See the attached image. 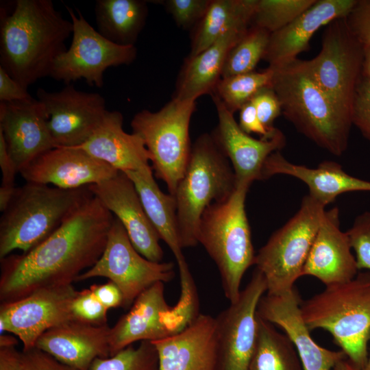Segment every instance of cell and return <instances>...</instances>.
I'll return each instance as SVG.
<instances>
[{
    "instance_id": "1",
    "label": "cell",
    "mask_w": 370,
    "mask_h": 370,
    "mask_svg": "<svg viewBox=\"0 0 370 370\" xmlns=\"http://www.w3.org/2000/svg\"><path fill=\"white\" fill-rule=\"evenodd\" d=\"M114 219L92 194L34 248L1 259V303L41 288L73 284L101 256Z\"/></svg>"
},
{
    "instance_id": "2",
    "label": "cell",
    "mask_w": 370,
    "mask_h": 370,
    "mask_svg": "<svg viewBox=\"0 0 370 370\" xmlns=\"http://www.w3.org/2000/svg\"><path fill=\"white\" fill-rule=\"evenodd\" d=\"M72 33L51 0H16L11 12L1 8L0 66L27 88L50 76Z\"/></svg>"
},
{
    "instance_id": "3",
    "label": "cell",
    "mask_w": 370,
    "mask_h": 370,
    "mask_svg": "<svg viewBox=\"0 0 370 370\" xmlns=\"http://www.w3.org/2000/svg\"><path fill=\"white\" fill-rule=\"evenodd\" d=\"M268 67L273 71L270 86L286 119L317 145L341 156L348 145L352 120L316 82L308 60L297 58Z\"/></svg>"
},
{
    "instance_id": "4",
    "label": "cell",
    "mask_w": 370,
    "mask_h": 370,
    "mask_svg": "<svg viewBox=\"0 0 370 370\" xmlns=\"http://www.w3.org/2000/svg\"><path fill=\"white\" fill-rule=\"evenodd\" d=\"M302 317L310 331L322 329L332 335L349 361L362 370L370 337V271L358 272L351 280L326 286L301 301Z\"/></svg>"
},
{
    "instance_id": "5",
    "label": "cell",
    "mask_w": 370,
    "mask_h": 370,
    "mask_svg": "<svg viewBox=\"0 0 370 370\" xmlns=\"http://www.w3.org/2000/svg\"><path fill=\"white\" fill-rule=\"evenodd\" d=\"M92 195L88 186L64 189L27 182L16 187L0 220V259L16 249L34 248Z\"/></svg>"
},
{
    "instance_id": "6",
    "label": "cell",
    "mask_w": 370,
    "mask_h": 370,
    "mask_svg": "<svg viewBox=\"0 0 370 370\" xmlns=\"http://www.w3.org/2000/svg\"><path fill=\"white\" fill-rule=\"evenodd\" d=\"M249 188L238 185L228 199L208 206L198 228V243L216 264L230 303L238 299L243 277L256 256L245 211Z\"/></svg>"
},
{
    "instance_id": "7",
    "label": "cell",
    "mask_w": 370,
    "mask_h": 370,
    "mask_svg": "<svg viewBox=\"0 0 370 370\" xmlns=\"http://www.w3.org/2000/svg\"><path fill=\"white\" fill-rule=\"evenodd\" d=\"M236 187L231 163L212 134L200 135L192 145L188 165L174 195L182 249L199 244L203 212L212 204L228 199Z\"/></svg>"
},
{
    "instance_id": "8",
    "label": "cell",
    "mask_w": 370,
    "mask_h": 370,
    "mask_svg": "<svg viewBox=\"0 0 370 370\" xmlns=\"http://www.w3.org/2000/svg\"><path fill=\"white\" fill-rule=\"evenodd\" d=\"M196 101L173 97L156 112L143 110L131 121L132 132L142 138L157 178L174 196L191 152L189 127Z\"/></svg>"
},
{
    "instance_id": "9",
    "label": "cell",
    "mask_w": 370,
    "mask_h": 370,
    "mask_svg": "<svg viewBox=\"0 0 370 370\" xmlns=\"http://www.w3.org/2000/svg\"><path fill=\"white\" fill-rule=\"evenodd\" d=\"M325 206L309 195L296 214L275 231L255 256L256 269L267 284V294L293 289L301 272L321 224Z\"/></svg>"
},
{
    "instance_id": "10",
    "label": "cell",
    "mask_w": 370,
    "mask_h": 370,
    "mask_svg": "<svg viewBox=\"0 0 370 370\" xmlns=\"http://www.w3.org/2000/svg\"><path fill=\"white\" fill-rule=\"evenodd\" d=\"M363 56L364 47L344 17L327 25L320 52L308 60L316 82L351 120L355 93L362 77Z\"/></svg>"
},
{
    "instance_id": "11",
    "label": "cell",
    "mask_w": 370,
    "mask_h": 370,
    "mask_svg": "<svg viewBox=\"0 0 370 370\" xmlns=\"http://www.w3.org/2000/svg\"><path fill=\"white\" fill-rule=\"evenodd\" d=\"M174 269L172 262L150 261L138 253L124 227L115 217L101 256L92 267L81 273L76 281L95 277L109 279L123 294V308H128L140 294L153 284L173 280Z\"/></svg>"
},
{
    "instance_id": "12",
    "label": "cell",
    "mask_w": 370,
    "mask_h": 370,
    "mask_svg": "<svg viewBox=\"0 0 370 370\" xmlns=\"http://www.w3.org/2000/svg\"><path fill=\"white\" fill-rule=\"evenodd\" d=\"M73 23L72 40L56 60L51 77L66 84L83 79L90 86H103V73L111 66L130 64L136 58L135 46L115 44L101 36L76 8L66 6Z\"/></svg>"
},
{
    "instance_id": "13",
    "label": "cell",
    "mask_w": 370,
    "mask_h": 370,
    "mask_svg": "<svg viewBox=\"0 0 370 370\" xmlns=\"http://www.w3.org/2000/svg\"><path fill=\"white\" fill-rule=\"evenodd\" d=\"M196 319L194 312L177 302L170 306L163 282H157L134 300L130 310L110 328V356L134 343L154 341L176 334Z\"/></svg>"
},
{
    "instance_id": "14",
    "label": "cell",
    "mask_w": 370,
    "mask_h": 370,
    "mask_svg": "<svg viewBox=\"0 0 370 370\" xmlns=\"http://www.w3.org/2000/svg\"><path fill=\"white\" fill-rule=\"evenodd\" d=\"M265 292V279L255 269L238 299L215 317L217 370H248L257 339V308Z\"/></svg>"
},
{
    "instance_id": "15",
    "label": "cell",
    "mask_w": 370,
    "mask_h": 370,
    "mask_svg": "<svg viewBox=\"0 0 370 370\" xmlns=\"http://www.w3.org/2000/svg\"><path fill=\"white\" fill-rule=\"evenodd\" d=\"M78 291L73 284L45 287L19 299L1 303L0 335L5 332L16 335L22 342L23 351L34 348L46 331L75 319L71 306Z\"/></svg>"
},
{
    "instance_id": "16",
    "label": "cell",
    "mask_w": 370,
    "mask_h": 370,
    "mask_svg": "<svg viewBox=\"0 0 370 370\" xmlns=\"http://www.w3.org/2000/svg\"><path fill=\"white\" fill-rule=\"evenodd\" d=\"M36 96L45 108L48 127L57 147H75L84 143L108 111L101 95L77 90L71 84L57 92L39 88Z\"/></svg>"
},
{
    "instance_id": "17",
    "label": "cell",
    "mask_w": 370,
    "mask_h": 370,
    "mask_svg": "<svg viewBox=\"0 0 370 370\" xmlns=\"http://www.w3.org/2000/svg\"><path fill=\"white\" fill-rule=\"evenodd\" d=\"M211 97L218 116L217 126L211 134L231 163L237 186H250L253 182L262 180L265 162L271 154L285 146V136L278 129L270 138L251 137L241 130L234 114L222 101L214 95Z\"/></svg>"
},
{
    "instance_id": "18",
    "label": "cell",
    "mask_w": 370,
    "mask_h": 370,
    "mask_svg": "<svg viewBox=\"0 0 370 370\" xmlns=\"http://www.w3.org/2000/svg\"><path fill=\"white\" fill-rule=\"evenodd\" d=\"M89 190L124 227L136 251L150 261L160 262V238L149 221L135 186L126 173L88 186Z\"/></svg>"
},
{
    "instance_id": "19",
    "label": "cell",
    "mask_w": 370,
    "mask_h": 370,
    "mask_svg": "<svg viewBox=\"0 0 370 370\" xmlns=\"http://www.w3.org/2000/svg\"><path fill=\"white\" fill-rule=\"evenodd\" d=\"M119 171L78 147H56L32 160L19 173L27 182L74 189L99 184Z\"/></svg>"
},
{
    "instance_id": "20",
    "label": "cell",
    "mask_w": 370,
    "mask_h": 370,
    "mask_svg": "<svg viewBox=\"0 0 370 370\" xmlns=\"http://www.w3.org/2000/svg\"><path fill=\"white\" fill-rule=\"evenodd\" d=\"M48 116L38 99L0 102V132L18 172L42 153L57 147Z\"/></svg>"
},
{
    "instance_id": "21",
    "label": "cell",
    "mask_w": 370,
    "mask_h": 370,
    "mask_svg": "<svg viewBox=\"0 0 370 370\" xmlns=\"http://www.w3.org/2000/svg\"><path fill=\"white\" fill-rule=\"evenodd\" d=\"M301 302L295 287L280 295L267 294L259 301L257 314L285 332L297 352L304 370H332L347 357L342 350L326 349L313 340L301 313Z\"/></svg>"
},
{
    "instance_id": "22",
    "label": "cell",
    "mask_w": 370,
    "mask_h": 370,
    "mask_svg": "<svg viewBox=\"0 0 370 370\" xmlns=\"http://www.w3.org/2000/svg\"><path fill=\"white\" fill-rule=\"evenodd\" d=\"M255 8L235 20L205 51L195 57L186 58L173 97L196 101L204 95L212 94L221 78L230 51L251 26Z\"/></svg>"
},
{
    "instance_id": "23",
    "label": "cell",
    "mask_w": 370,
    "mask_h": 370,
    "mask_svg": "<svg viewBox=\"0 0 370 370\" xmlns=\"http://www.w3.org/2000/svg\"><path fill=\"white\" fill-rule=\"evenodd\" d=\"M358 272L347 232L340 227L338 209L325 210L301 276H313L326 286L348 282Z\"/></svg>"
},
{
    "instance_id": "24",
    "label": "cell",
    "mask_w": 370,
    "mask_h": 370,
    "mask_svg": "<svg viewBox=\"0 0 370 370\" xmlns=\"http://www.w3.org/2000/svg\"><path fill=\"white\" fill-rule=\"evenodd\" d=\"M110 327L76 319L66 321L43 333L35 347L77 370H88L97 358H108Z\"/></svg>"
},
{
    "instance_id": "25",
    "label": "cell",
    "mask_w": 370,
    "mask_h": 370,
    "mask_svg": "<svg viewBox=\"0 0 370 370\" xmlns=\"http://www.w3.org/2000/svg\"><path fill=\"white\" fill-rule=\"evenodd\" d=\"M159 370H217L216 318L199 314L182 332L154 341Z\"/></svg>"
},
{
    "instance_id": "26",
    "label": "cell",
    "mask_w": 370,
    "mask_h": 370,
    "mask_svg": "<svg viewBox=\"0 0 370 370\" xmlns=\"http://www.w3.org/2000/svg\"><path fill=\"white\" fill-rule=\"evenodd\" d=\"M357 0H317L282 29L271 34L263 60L269 66L297 58L309 48L314 33L339 18L347 17Z\"/></svg>"
},
{
    "instance_id": "27",
    "label": "cell",
    "mask_w": 370,
    "mask_h": 370,
    "mask_svg": "<svg viewBox=\"0 0 370 370\" xmlns=\"http://www.w3.org/2000/svg\"><path fill=\"white\" fill-rule=\"evenodd\" d=\"M123 116L108 110L90 138L78 147L123 173L147 169L150 154L143 140L123 128Z\"/></svg>"
},
{
    "instance_id": "28",
    "label": "cell",
    "mask_w": 370,
    "mask_h": 370,
    "mask_svg": "<svg viewBox=\"0 0 370 370\" xmlns=\"http://www.w3.org/2000/svg\"><path fill=\"white\" fill-rule=\"evenodd\" d=\"M277 174L287 175L302 181L309 189V195L325 207L340 195L354 191H369L370 181L346 173L334 161H323L310 168L287 160L280 151L271 154L264 163L262 180Z\"/></svg>"
},
{
    "instance_id": "29",
    "label": "cell",
    "mask_w": 370,
    "mask_h": 370,
    "mask_svg": "<svg viewBox=\"0 0 370 370\" xmlns=\"http://www.w3.org/2000/svg\"><path fill=\"white\" fill-rule=\"evenodd\" d=\"M125 173L133 182L149 221L171 250L177 264L186 262L179 238L175 197L160 189L153 178L152 167Z\"/></svg>"
},
{
    "instance_id": "30",
    "label": "cell",
    "mask_w": 370,
    "mask_h": 370,
    "mask_svg": "<svg viewBox=\"0 0 370 370\" xmlns=\"http://www.w3.org/2000/svg\"><path fill=\"white\" fill-rule=\"evenodd\" d=\"M97 31L110 41L123 46H134L145 25L146 1L97 0L95 5Z\"/></svg>"
},
{
    "instance_id": "31",
    "label": "cell",
    "mask_w": 370,
    "mask_h": 370,
    "mask_svg": "<svg viewBox=\"0 0 370 370\" xmlns=\"http://www.w3.org/2000/svg\"><path fill=\"white\" fill-rule=\"evenodd\" d=\"M248 370H304L288 336L258 315L257 339Z\"/></svg>"
},
{
    "instance_id": "32",
    "label": "cell",
    "mask_w": 370,
    "mask_h": 370,
    "mask_svg": "<svg viewBox=\"0 0 370 370\" xmlns=\"http://www.w3.org/2000/svg\"><path fill=\"white\" fill-rule=\"evenodd\" d=\"M256 3L257 0H211L204 16L194 27L188 58L205 51L235 20L254 10Z\"/></svg>"
},
{
    "instance_id": "33",
    "label": "cell",
    "mask_w": 370,
    "mask_h": 370,
    "mask_svg": "<svg viewBox=\"0 0 370 370\" xmlns=\"http://www.w3.org/2000/svg\"><path fill=\"white\" fill-rule=\"evenodd\" d=\"M271 33L251 25L245 34L230 51L224 64L221 78L254 71L263 59Z\"/></svg>"
},
{
    "instance_id": "34",
    "label": "cell",
    "mask_w": 370,
    "mask_h": 370,
    "mask_svg": "<svg viewBox=\"0 0 370 370\" xmlns=\"http://www.w3.org/2000/svg\"><path fill=\"white\" fill-rule=\"evenodd\" d=\"M273 71L268 67L257 72L221 78L212 94L217 97L226 108L234 113L249 101L262 88L270 86Z\"/></svg>"
},
{
    "instance_id": "35",
    "label": "cell",
    "mask_w": 370,
    "mask_h": 370,
    "mask_svg": "<svg viewBox=\"0 0 370 370\" xmlns=\"http://www.w3.org/2000/svg\"><path fill=\"white\" fill-rule=\"evenodd\" d=\"M317 0H257L251 25L274 33L294 21Z\"/></svg>"
},
{
    "instance_id": "36",
    "label": "cell",
    "mask_w": 370,
    "mask_h": 370,
    "mask_svg": "<svg viewBox=\"0 0 370 370\" xmlns=\"http://www.w3.org/2000/svg\"><path fill=\"white\" fill-rule=\"evenodd\" d=\"M88 370H159L157 351L151 341H142L112 356L96 358Z\"/></svg>"
},
{
    "instance_id": "37",
    "label": "cell",
    "mask_w": 370,
    "mask_h": 370,
    "mask_svg": "<svg viewBox=\"0 0 370 370\" xmlns=\"http://www.w3.org/2000/svg\"><path fill=\"white\" fill-rule=\"evenodd\" d=\"M346 232L355 253L358 270L370 271V212H364L357 216Z\"/></svg>"
},
{
    "instance_id": "38",
    "label": "cell",
    "mask_w": 370,
    "mask_h": 370,
    "mask_svg": "<svg viewBox=\"0 0 370 370\" xmlns=\"http://www.w3.org/2000/svg\"><path fill=\"white\" fill-rule=\"evenodd\" d=\"M75 319L90 324H108L107 309L95 297L91 290L78 291L71 306Z\"/></svg>"
},
{
    "instance_id": "39",
    "label": "cell",
    "mask_w": 370,
    "mask_h": 370,
    "mask_svg": "<svg viewBox=\"0 0 370 370\" xmlns=\"http://www.w3.org/2000/svg\"><path fill=\"white\" fill-rule=\"evenodd\" d=\"M210 2L211 0H166L162 3L176 24L188 29L199 23Z\"/></svg>"
},
{
    "instance_id": "40",
    "label": "cell",
    "mask_w": 370,
    "mask_h": 370,
    "mask_svg": "<svg viewBox=\"0 0 370 370\" xmlns=\"http://www.w3.org/2000/svg\"><path fill=\"white\" fill-rule=\"evenodd\" d=\"M352 122L370 141V82L362 77L354 96Z\"/></svg>"
},
{
    "instance_id": "41",
    "label": "cell",
    "mask_w": 370,
    "mask_h": 370,
    "mask_svg": "<svg viewBox=\"0 0 370 370\" xmlns=\"http://www.w3.org/2000/svg\"><path fill=\"white\" fill-rule=\"evenodd\" d=\"M251 101L262 124L269 131L274 130L273 123L282 113V106L273 89L270 86L262 88Z\"/></svg>"
},
{
    "instance_id": "42",
    "label": "cell",
    "mask_w": 370,
    "mask_h": 370,
    "mask_svg": "<svg viewBox=\"0 0 370 370\" xmlns=\"http://www.w3.org/2000/svg\"><path fill=\"white\" fill-rule=\"evenodd\" d=\"M348 27L363 47H370V0H357L346 17Z\"/></svg>"
},
{
    "instance_id": "43",
    "label": "cell",
    "mask_w": 370,
    "mask_h": 370,
    "mask_svg": "<svg viewBox=\"0 0 370 370\" xmlns=\"http://www.w3.org/2000/svg\"><path fill=\"white\" fill-rule=\"evenodd\" d=\"M21 370H77L61 363L49 354L33 348L22 351Z\"/></svg>"
},
{
    "instance_id": "44",
    "label": "cell",
    "mask_w": 370,
    "mask_h": 370,
    "mask_svg": "<svg viewBox=\"0 0 370 370\" xmlns=\"http://www.w3.org/2000/svg\"><path fill=\"white\" fill-rule=\"evenodd\" d=\"M238 125L241 130L249 134L255 133L260 136L261 138H270L278 131L275 128L273 131H269L260 121L256 110L252 101L250 100L240 109Z\"/></svg>"
},
{
    "instance_id": "45",
    "label": "cell",
    "mask_w": 370,
    "mask_h": 370,
    "mask_svg": "<svg viewBox=\"0 0 370 370\" xmlns=\"http://www.w3.org/2000/svg\"><path fill=\"white\" fill-rule=\"evenodd\" d=\"M32 99L27 92V88L14 79L0 66V102L27 101Z\"/></svg>"
},
{
    "instance_id": "46",
    "label": "cell",
    "mask_w": 370,
    "mask_h": 370,
    "mask_svg": "<svg viewBox=\"0 0 370 370\" xmlns=\"http://www.w3.org/2000/svg\"><path fill=\"white\" fill-rule=\"evenodd\" d=\"M89 288L107 309L123 307V294L114 282L108 281L103 284H93Z\"/></svg>"
},
{
    "instance_id": "47",
    "label": "cell",
    "mask_w": 370,
    "mask_h": 370,
    "mask_svg": "<svg viewBox=\"0 0 370 370\" xmlns=\"http://www.w3.org/2000/svg\"><path fill=\"white\" fill-rule=\"evenodd\" d=\"M0 166L2 173L1 187L14 189L15 176L18 173L7 149L6 143L1 132H0Z\"/></svg>"
},
{
    "instance_id": "48",
    "label": "cell",
    "mask_w": 370,
    "mask_h": 370,
    "mask_svg": "<svg viewBox=\"0 0 370 370\" xmlns=\"http://www.w3.org/2000/svg\"><path fill=\"white\" fill-rule=\"evenodd\" d=\"M22 352L16 347L0 348V370H21Z\"/></svg>"
},
{
    "instance_id": "49",
    "label": "cell",
    "mask_w": 370,
    "mask_h": 370,
    "mask_svg": "<svg viewBox=\"0 0 370 370\" xmlns=\"http://www.w3.org/2000/svg\"><path fill=\"white\" fill-rule=\"evenodd\" d=\"M362 77L370 82V47H364Z\"/></svg>"
},
{
    "instance_id": "50",
    "label": "cell",
    "mask_w": 370,
    "mask_h": 370,
    "mask_svg": "<svg viewBox=\"0 0 370 370\" xmlns=\"http://www.w3.org/2000/svg\"><path fill=\"white\" fill-rule=\"evenodd\" d=\"M17 343L16 338L11 335L5 334L0 335V348L16 347Z\"/></svg>"
},
{
    "instance_id": "51",
    "label": "cell",
    "mask_w": 370,
    "mask_h": 370,
    "mask_svg": "<svg viewBox=\"0 0 370 370\" xmlns=\"http://www.w3.org/2000/svg\"><path fill=\"white\" fill-rule=\"evenodd\" d=\"M332 370H358L347 359L345 358L338 361Z\"/></svg>"
},
{
    "instance_id": "52",
    "label": "cell",
    "mask_w": 370,
    "mask_h": 370,
    "mask_svg": "<svg viewBox=\"0 0 370 370\" xmlns=\"http://www.w3.org/2000/svg\"><path fill=\"white\" fill-rule=\"evenodd\" d=\"M369 343H370V337H369ZM362 370H370V349H369V353H368V357H367V362H366L365 366V367L363 368Z\"/></svg>"
}]
</instances>
